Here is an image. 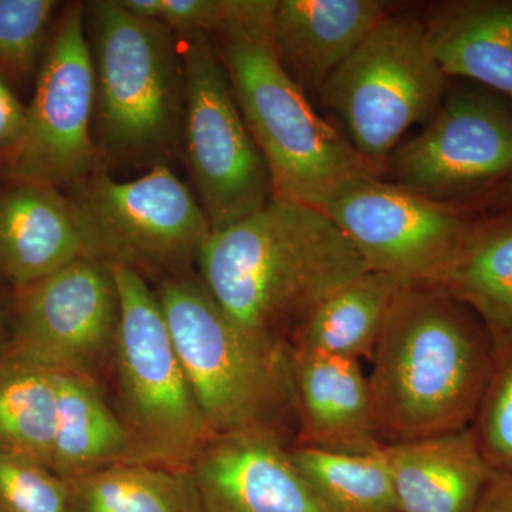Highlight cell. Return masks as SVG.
<instances>
[{"mask_svg":"<svg viewBox=\"0 0 512 512\" xmlns=\"http://www.w3.org/2000/svg\"><path fill=\"white\" fill-rule=\"evenodd\" d=\"M197 268L239 329L261 345L286 350L320 303L370 271L325 211L276 197L212 232Z\"/></svg>","mask_w":512,"mask_h":512,"instance_id":"obj_1","label":"cell"},{"mask_svg":"<svg viewBox=\"0 0 512 512\" xmlns=\"http://www.w3.org/2000/svg\"><path fill=\"white\" fill-rule=\"evenodd\" d=\"M494 362L493 339L473 309L434 282H406L367 375L382 446L468 429Z\"/></svg>","mask_w":512,"mask_h":512,"instance_id":"obj_2","label":"cell"},{"mask_svg":"<svg viewBox=\"0 0 512 512\" xmlns=\"http://www.w3.org/2000/svg\"><path fill=\"white\" fill-rule=\"evenodd\" d=\"M274 5L275 0H235L212 42L268 164L274 197L323 210L379 177L349 137L316 113L301 84L285 69L272 42Z\"/></svg>","mask_w":512,"mask_h":512,"instance_id":"obj_3","label":"cell"},{"mask_svg":"<svg viewBox=\"0 0 512 512\" xmlns=\"http://www.w3.org/2000/svg\"><path fill=\"white\" fill-rule=\"evenodd\" d=\"M96 77V144L104 168H150L181 157L185 74L177 37L117 0L83 2Z\"/></svg>","mask_w":512,"mask_h":512,"instance_id":"obj_4","label":"cell"},{"mask_svg":"<svg viewBox=\"0 0 512 512\" xmlns=\"http://www.w3.org/2000/svg\"><path fill=\"white\" fill-rule=\"evenodd\" d=\"M157 296L185 376L214 436L274 431L296 440L289 350L249 338L197 272L158 282Z\"/></svg>","mask_w":512,"mask_h":512,"instance_id":"obj_5","label":"cell"},{"mask_svg":"<svg viewBox=\"0 0 512 512\" xmlns=\"http://www.w3.org/2000/svg\"><path fill=\"white\" fill-rule=\"evenodd\" d=\"M120 296L113 365L121 420L138 461L190 467L214 437L185 376L157 292L126 265L110 264Z\"/></svg>","mask_w":512,"mask_h":512,"instance_id":"obj_6","label":"cell"},{"mask_svg":"<svg viewBox=\"0 0 512 512\" xmlns=\"http://www.w3.org/2000/svg\"><path fill=\"white\" fill-rule=\"evenodd\" d=\"M423 20L387 15L320 89L367 167L382 177L404 134L430 120L446 97Z\"/></svg>","mask_w":512,"mask_h":512,"instance_id":"obj_7","label":"cell"},{"mask_svg":"<svg viewBox=\"0 0 512 512\" xmlns=\"http://www.w3.org/2000/svg\"><path fill=\"white\" fill-rule=\"evenodd\" d=\"M177 40L185 74L181 157L212 232L220 231L262 210L274 184L212 37Z\"/></svg>","mask_w":512,"mask_h":512,"instance_id":"obj_8","label":"cell"},{"mask_svg":"<svg viewBox=\"0 0 512 512\" xmlns=\"http://www.w3.org/2000/svg\"><path fill=\"white\" fill-rule=\"evenodd\" d=\"M26 110L22 140L0 158L2 178L66 191L104 168L92 131L96 77L83 2L67 3L57 15Z\"/></svg>","mask_w":512,"mask_h":512,"instance_id":"obj_9","label":"cell"},{"mask_svg":"<svg viewBox=\"0 0 512 512\" xmlns=\"http://www.w3.org/2000/svg\"><path fill=\"white\" fill-rule=\"evenodd\" d=\"M64 192L92 225L106 261L146 279L192 272L212 234L197 195L170 165L131 181L114 180L101 168Z\"/></svg>","mask_w":512,"mask_h":512,"instance_id":"obj_10","label":"cell"},{"mask_svg":"<svg viewBox=\"0 0 512 512\" xmlns=\"http://www.w3.org/2000/svg\"><path fill=\"white\" fill-rule=\"evenodd\" d=\"M384 171L390 183L431 200H473L512 174L511 104L480 86L454 90Z\"/></svg>","mask_w":512,"mask_h":512,"instance_id":"obj_11","label":"cell"},{"mask_svg":"<svg viewBox=\"0 0 512 512\" xmlns=\"http://www.w3.org/2000/svg\"><path fill=\"white\" fill-rule=\"evenodd\" d=\"M119 323L109 262L84 256L16 289L8 349L56 372L96 380L113 362Z\"/></svg>","mask_w":512,"mask_h":512,"instance_id":"obj_12","label":"cell"},{"mask_svg":"<svg viewBox=\"0 0 512 512\" xmlns=\"http://www.w3.org/2000/svg\"><path fill=\"white\" fill-rule=\"evenodd\" d=\"M323 211L370 271L404 282L433 281L485 221L382 177L357 185Z\"/></svg>","mask_w":512,"mask_h":512,"instance_id":"obj_13","label":"cell"},{"mask_svg":"<svg viewBox=\"0 0 512 512\" xmlns=\"http://www.w3.org/2000/svg\"><path fill=\"white\" fill-rule=\"evenodd\" d=\"M274 431L214 436L190 470L201 512H329Z\"/></svg>","mask_w":512,"mask_h":512,"instance_id":"obj_14","label":"cell"},{"mask_svg":"<svg viewBox=\"0 0 512 512\" xmlns=\"http://www.w3.org/2000/svg\"><path fill=\"white\" fill-rule=\"evenodd\" d=\"M84 256L106 261L92 225L66 192L2 178L0 278L16 291Z\"/></svg>","mask_w":512,"mask_h":512,"instance_id":"obj_15","label":"cell"},{"mask_svg":"<svg viewBox=\"0 0 512 512\" xmlns=\"http://www.w3.org/2000/svg\"><path fill=\"white\" fill-rule=\"evenodd\" d=\"M289 363L298 426L292 446L352 454L382 447L359 360L289 349Z\"/></svg>","mask_w":512,"mask_h":512,"instance_id":"obj_16","label":"cell"},{"mask_svg":"<svg viewBox=\"0 0 512 512\" xmlns=\"http://www.w3.org/2000/svg\"><path fill=\"white\" fill-rule=\"evenodd\" d=\"M382 0H275L271 36L303 90L319 93L330 74L389 15Z\"/></svg>","mask_w":512,"mask_h":512,"instance_id":"obj_17","label":"cell"},{"mask_svg":"<svg viewBox=\"0 0 512 512\" xmlns=\"http://www.w3.org/2000/svg\"><path fill=\"white\" fill-rule=\"evenodd\" d=\"M397 512H471L493 476L470 427L383 446Z\"/></svg>","mask_w":512,"mask_h":512,"instance_id":"obj_18","label":"cell"},{"mask_svg":"<svg viewBox=\"0 0 512 512\" xmlns=\"http://www.w3.org/2000/svg\"><path fill=\"white\" fill-rule=\"evenodd\" d=\"M423 23L441 72L512 106V0H448Z\"/></svg>","mask_w":512,"mask_h":512,"instance_id":"obj_19","label":"cell"},{"mask_svg":"<svg viewBox=\"0 0 512 512\" xmlns=\"http://www.w3.org/2000/svg\"><path fill=\"white\" fill-rule=\"evenodd\" d=\"M59 412L49 468L69 480L110 464L138 461L121 417L96 380L59 372Z\"/></svg>","mask_w":512,"mask_h":512,"instance_id":"obj_20","label":"cell"},{"mask_svg":"<svg viewBox=\"0 0 512 512\" xmlns=\"http://www.w3.org/2000/svg\"><path fill=\"white\" fill-rule=\"evenodd\" d=\"M396 276L367 271L329 296L296 330L289 349L370 362L397 292Z\"/></svg>","mask_w":512,"mask_h":512,"instance_id":"obj_21","label":"cell"},{"mask_svg":"<svg viewBox=\"0 0 512 512\" xmlns=\"http://www.w3.org/2000/svg\"><path fill=\"white\" fill-rule=\"evenodd\" d=\"M483 320L495 352L512 343V218L485 217L483 225L433 279Z\"/></svg>","mask_w":512,"mask_h":512,"instance_id":"obj_22","label":"cell"},{"mask_svg":"<svg viewBox=\"0 0 512 512\" xmlns=\"http://www.w3.org/2000/svg\"><path fill=\"white\" fill-rule=\"evenodd\" d=\"M66 481L72 512H201L190 467L124 461Z\"/></svg>","mask_w":512,"mask_h":512,"instance_id":"obj_23","label":"cell"},{"mask_svg":"<svg viewBox=\"0 0 512 512\" xmlns=\"http://www.w3.org/2000/svg\"><path fill=\"white\" fill-rule=\"evenodd\" d=\"M59 390V372L6 350L0 357V456L49 467Z\"/></svg>","mask_w":512,"mask_h":512,"instance_id":"obj_24","label":"cell"},{"mask_svg":"<svg viewBox=\"0 0 512 512\" xmlns=\"http://www.w3.org/2000/svg\"><path fill=\"white\" fill-rule=\"evenodd\" d=\"M288 451L329 512H397L383 446L359 454L302 446H291Z\"/></svg>","mask_w":512,"mask_h":512,"instance_id":"obj_25","label":"cell"},{"mask_svg":"<svg viewBox=\"0 0 512 512\" xmlns=\"http://www.w3.org/2000/svg\"><path fill=\"white\" fill-rule=\"evenodd\" d=\"M55 0H0V74L23 83L39 70L56 23Z\"/></svg>","mask_w":512,"mask_h":512,"instance_id":"obj_26","label":"cell"},{"mask_svg":"<svg viewBox=\"0 0 512 512\" xmlns=\"http://www.w3.org/2000/svg\"><path fill=\"white\" fill-rule=\"evenodd\" d=\"M470 429L488 466L512 471V343L495 352L493 372Z\"/></svg>","mask_w":512,"mask_h":512,"instance_id":"obj_27","label":"cell"},{"mask_svg":"<svg viewBox=\"0 0 512 512\" xmlns=\"http://www.w3.org/2000/svg\"><path fill=\"white\" fill-rule=\"evenodd\" d=\"M0 512H72L69 484L32 458L0 456Z\"/></svg>","mask_w":512,"mask_h":512,"instance_id":"obj_28","label":"cell"},{"mask_svg":"<svg viewBox=\"0 0 512 512\" xmlns=\"http://www.w3.org/2000/svg\"><path fill=\"white\" fill-rule=\"evenodd\" d=\"M235 0H161L158 22L175 37L212 33L227 22Z\"/></svg>","mask_w":512,"mask_h":512,"instance_id":"obj_29","label":"cell"},{"mask_svg":"<svg viewBox=\"0 0 512 512\" xmlns=\"http://www.w3.org/2000/svg\"><path fill=\"white\" fill-rule=\"evenodd\" d=\"M28 110L0 74V158L12 153L26 130Z\"/></svg>","mask_w":512,"mask_h":512,"instance_id":"obj_30","label":"cell"},{"mask_svg":"<svg viewBox=\"0 0 512 512\" xmlns=\"http://www.w3.org/2000/svg\"><path fill=\"white\" fill-rule=\"evenodd\" d=\"M460 207L476 217L512 218V174Z\"/></svg>","mask_w":512,"mask_h":512,"instance_id":"obj_31","label":"cell"},{"mask_svg":"<svg viewBox=\"0 0 512 512\" xmlns=\"http://www.w3.org/2000/svg\"><path fill=\"white\" fill-rule=\"evenodd\" d=\"M471 512H512V471H494Z\"/></svg>","mask_w":512,"mask_h":512,"instance_id":"obj_32","label":"cell"},{"mask_svg":"<svg viewBox=\"0 0 512 512\" xmlns=\"http://www.w3.org/2000/svg\"><path fill=\"white\" fill-rule=\"evenodd\" d=\"M121 8L136 18L158 20L161 0H117Z\"/></svg>","mask_w":512,"mask_h":512,"instance_id":"obj_33","label":"cell"},{"mask_svg":"<svg viewBox=\"0 0 512 512\" xmlns=\"http://www.w3.org/2000/svg\"><path fill=\"white\" fill-rule=\"evenodd\" d=\"M10 345V333L6 326L5 312H3L2 299H0V357L5 355Z\"/></svg>","mask_w":512,"mask_h":512,"instance_id":"obj_34","label":"cell"}]
</instances>
